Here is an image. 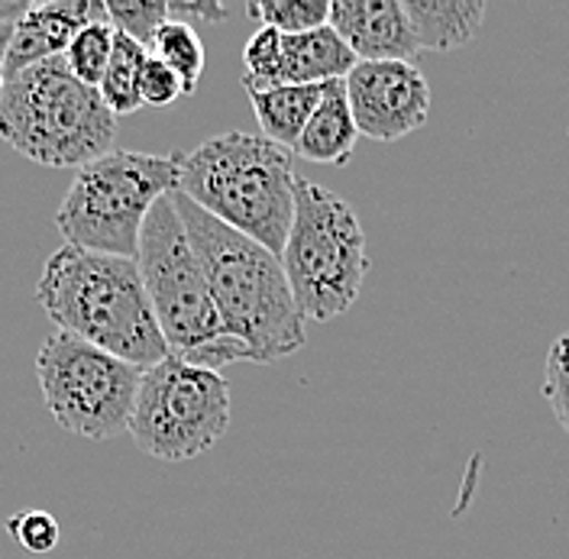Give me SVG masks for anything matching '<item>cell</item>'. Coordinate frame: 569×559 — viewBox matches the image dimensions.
Here are the masks:
<instances>
[{"mask_svg":"<svg viewBox=\"0 0 569 559\" xmlns=\"http://www.w3.org/2000/svg\"><path fill=\"white\" fill-rule=\"evenodd\" d=\"M211 285L223 333L247 350L249 362L269 366L305 347V315L284 279L282 259L266 246L213 220L211 213L172 194Z\"/></svg>","mask_w":569,"mask_h":559,"instance_id":"obj_1","label":"cell"},{"mask_svg":"<svg viewBox=\"0 0 569 559\" xmlns=\"http://www.w3.org/2000/svg\"><path fill=\"white\" fill-rule=\"evenodd\" d=\"M36 301L62 333L130 366L152 369L169 356L137 259L62 246L39 276Z\"/></svg>","mask_w":569,"mask_h":559,"instance_id":"obj_2","label":"cell"},{"mask_svg":"<svg viewBox=\"0 0 569 559\" xmlns=\"http://www.w3.org/2000/svg\"><path fill=\"white\" fill-rule=\"evenodd\" d=\"M295 152L230 130L181 156L178 191L213 220L282 256L295 220Z\"/></svg>","mask_w":569,"mask_h":559,"instance_id":"obj_3","label":"cell"},{"mask_svg":"<svg viewBox=\"0 0 569 559\" xmlns=\"http://www.w3.org/2000/svg\"><path fill=\"white\" fill-rule=\"evenodd\" d=\"M172 194L149 210L137 252L142 285L169 356L211 372L230 362H249L247 350L223 333L204 266L188 240Z\"/></svg>","mask_w":569,"mask_h":559,"instance_id":"obj_4","label":"cell"},{"mask_svg":"<svg viewBox=\"0 0 569 559\" xmlns=\"http://www.w3.org/2000/svg\"><path fill=\"white\" fill-rule=\"evenodd\" d=\"M117 117L98 88L81 84L59 59L7 78L0 94V140L30 162L81 169L110 152Z\"/></svg>","mask_w":569,"mask_h":559,"instance_id":"obj_5","label":"cell"},{"mask_svg":"<svg viewBox=\"0 0 569 559\" xmlns=\"http://www.w3.org/2000/svg\"><path fill=\"white\" fill-rule=\"evenodd\" d=\"M178 176L181 152L149 156L110 149L74 172L69 194L56 213V227L66 246L137 259L142 223L166 194L178 191Z\"/></svg>","mask_w":569,"mask_h":559,"instance_id":"obj_6","label":"cell"},{"mask_svg":"<svg viewBox=\"0 0 569 559\" xmlns=\"http://www.w3.org/2000/svg\"><path fill=\"white\" fill-rule=\"evenodd\" d=\"M279 259L305 320L347 315L369 272L366 233L350 201L298 178L295 220Z\"/></svg>","mask_w":569,"mask_h":559,"instance_id":"obj_7","label":"cell"},{"mask_svg":"<svg viewBox=\"0 0 569 559\" xmlns=\"http://www.w3.org/2000/svg\"><path fill=\"white\" fill-rule=\"evenodd\" d=\"M230 427V385L220 372L166 356L142 372L130 437L162 462L204 456Z\"/></svg>","mask_w":569,"mask_h":559,"instance_id":"obj_8","label":"cell"},{"mask_svg":"<svg viewBox=\"0 0 569 559\" xmlns=\"http://www.w3.org/2000/svg\"><path fill=\"white\" fill-rule=\"evenodd\" d=\"M140 366L84 343L81 337L56 333L36 356V376L52 420L81 440H110L130 427Z\"/></svg>","mask_w":569,"mask_h":559,"instance_id":"obj_9","label":"cell"},{"mask_svg":"<svg viewBox=\"0 0 569 559\" xmlns=\"http://www.w3.org/2000/svg\"><path fill=\"white\" fill-rule=\"evenodd\" d=\"M343 84L359 137L395 142L427 123L430 88L415 62H356Z\"/></svg>","mask_w":569,"mask_h":559,"instance_id":"obj_10","label":"cell"},{"mask_svg":"<svg viewBox=\"0 0 569 559\" xmlns=\"http://www.w3.org/2000/svg\"><path fill=\"white\" fill-rule=\"evenodd\" d=\"M330 27L353 49L356 62H415L421 52L401 0H333Z\"/></svg>","mask_w":569,"mask_h":559,"instance_id":"obj_11","label":"cell"},{"mask_svg":"<svg viewBox=\"0 0 569 559\" xmlns=\"http://www.w3.org/2000/svg\"><path fill=\"white\" fill-rule=\"evenodd\" d=\"M107 20V3L101 0H46L30 3L23 20L13 27L7 49V78L20 74L30 66L59 59L69 42L88 23Z\"/></svg>","mask_w":569,"mask_h":559,"instance_id":"obj_12","label":"cell"},{"mask_svg":"<svg viewBox=\"0 0 569 559\" xmlns=\"http://www.w3.org/2000/svg\"><path fill=\"white\" fill-rule=\"evenodd\" d=\"M356 140H359V127H356L353 107L347 98V84L327 81L318 110L311 113L301 140L291 152L318 166H347Z\"/></svg>","mask_w":569,"mask_h":559,"instance_id":"obj_13","label":"cell"},{"mask_svg":"<svg viewBox=\"0 0 569 559\" xmlns=\"http://www.w3.org/2000/svg\"><path fill=\"white\" fill-rule=\"evenodd\" d=\"M356 69L353 49L327 23L311 33H282V84L343 81Z\"/></svg>","mask_w":569,"mask_h":559,"instance_id":"obj_14","label":"cell"},{"mask_svg":"<svg viewBox=\"0 0 569 559\" xmlns=\"http://www.w3.org/2000/svg\"><path fill=\"white\" fill-rule=\"evenodd\" d=\"M247 94L252 113L262 127V137L276 146L295 149L323 98V84H282V88L247 91Z\"/></svg>","mask_w":569,"mask_h":559,"instance_id":"obj_15","label":"cell"},{"mask_svg":"<svg viewBox=\"0 0 569 559\" xmlns=\"http://www.w3.org/2000/svg\"><path fill=\"white\" fill-rule=\"evenodd\" d=\"M415 39L421 46V52H450L460 49L466 42H472L482 17H486V3L482 0H447V3H405Z\"/></svg>","mask_w":569,"mask_h":559,"instance_id":"obj_16","label":"cell"},{"mask_svg":"<svg viewBox=\"0 0 569 559\" xmlns=\"http://www.w3.org/2000/svg\"><path fill=\"white\" fill-rule=\"evenodd\" d=\"M146 59H149V49L133 42L130 36L117 33L113 39V56H110V66L104 71V81H101V98H104L107 110L113 117H127V113H137L142 107V69H146Z\"/></svg>","mask_w":569,"mask_h":559,"instance_id":"obj_17","label":"cell"},{"mask_svg":"<svg viewBox=\"0 0 569 559\" xmlns=\"http://www.w3.org/2000/svg\"><path fill=\"white\" fill-rule=\"evenodd\" d=\"M152 56L162 59L169 69L184 81V91L191 94L198 88V78L204 74V42L194 30V23L169 20L156 39H152Z\"/></svg>","mask_w":569,"mask_h":559,"instance_id":"obj_18","label":"cell"},{"mask_svg":"<svg viewBox=\"0 0 569 559\" xmlns=\"http://www.w3.org/2000/svg\"><path fill=\"white\" fill-rule=\"evenodd\" d=\"M113 39L117 30L101 20V23H88L84 30H78V36L69 42V49L62 52V62L66 69L88 88H101L104 81V71L110 66V56H113Z\"/></svg>","mask_w":569,"mask_h":559,"instance_id":"obj_19","label":"cell"},{"mask_svg":"<svg viewBox=\"0 0 569 559\" xmlns=\"http://www.w3.org/2000/svg\"><path fill=\"white\" fill-rule=\"evenodd\" d=\"M247 13L259 20V27L284 36L311 33L330 23V0H252Z\"/></svg>","mask_w":569,"mask_h":559,"instance_id":"obj_20","label":"cell"},{"mask_svg":"<svg viewBox=\"0 0 569 559\" xmlns=\"http://www.w3.org/2000/svg\"><path fill=\"white\" fill-rule=\"evenodd\" d=\"M107 23L117 33L130 36L146 49H152L156 33L169 23L166 0H107Z\"/></svg>","mask_w":569,"mask_h":559,"instance_id":"obj_21","label":"cell"},{"mask_svg":"<svg viewBox=\"0 0 569 559\" xmlns=\"http://www.w3.org/2000/svg\"><path fill=\"white\" fill-rule=\"evenodd\" d=\"M243 88L247 91H266L282 88V33L259 27L243 46Z\"/></svg>","mask_w":569,"mask_h":559,"instance_id":"obj_22","label":"cell"},{"mask_svg":"<svg viewBox=\"0 0 569 559\" xmlns=\"http://www.w3.org/2000/svg\"><path fill=\"white\" fill-rule=\"evenodd\" d=\"M540 391H543L557 423L569 437V333L557 337V343L547 352V369H543Z\"/></svg>","mask_w":569,"mask_h":559,"instance_id":"obj_23","label":"cell"},{"mask_svg":"<svg viewBox=\"0 0 569 559\" xmlns=\"http://www.w3.org/2000/svg\"><path fill=\"white\" fill-rule=\"evenodd\" d=\"M7 530L17 537V543L27 550V553H52L59 547V521L49 515V511H20L7 521Z\"/></svg>","mask_w":569,"mask_h":559,"instance_id":"obj_24","label":"cell"},{"mask_svg":"<svg viewBox=\"0 0 569 559\" xmlns=\"http://www.w3.org/2000/svg\"><path fill=\"white\" fill-rule=\"evenodd\" d=\"M140 91L142 107H172L181 94H188L184 91V81L162 59H156L152 52L146 59V69H142Z\"/></svg>","mask_w":569,"mask_h":559,"instance_id":"obj_25","label":"cell"},{"mask_svg":"<svg viewBox=\"0 0 569 559\" xmlns=\"http://www.w3.org/2000/svg\"><path fill=\"white\" fill-rule=\"evenodd\" d=\"M227 20L230 10L220 7V3H211V0H194V3H169V20H181V23H191V20Z\"/></svg>","mask_w":569,"mask_h":559,"instance_id":"obj_26","label":"cell"},{"mask_svg":"<svg viewBox=\"0 0 569 559\" xmlns=\"http://www.w3.org/2000/svg\"><path fill=\"white\" fill-rule=\"evenodd\" d=\"M27 10H30V0H0V30L17 27Z\"/></svg>","mask_w":569,"mask_h":559,"instance_id":"obj_27","label":"cell"},{"mask_svg":"<svg viewBox=\"0 0 569 559\" xmlns=\"http://www.w3.org/2000/svg\"><path fill=\"white\" fill-rule=\"evenodd\" d=\"M10 36H13V27H3L0 30V94L7 88V49H10Z\"/></svg>","mask_w":569,"mask_h":559,"instance_id":"obj_28","label":"cell"}]
</instances>
